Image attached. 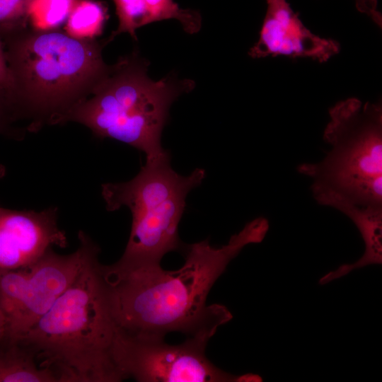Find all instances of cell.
<instances>
[{
    "instance_id": "cell-1",
    "label": "cell",
    "mask_w": 382,
    "mask_h": 382,
    "mask_svg": "<svg viewBox=\"0 0 382 382\" xmlns=\"http://www.w3.org/2000/svg\"><path fill=\"white\" fill-rule=\"evenodd\" d=\"M269 229L256 218L228 242L213 247L208 239L185 245V263L175 271L161 265L127 267L101 264L110 311L117 330L129 335L163 338L171 332L209 340L233 318L223 305H207L208 294L228 265L251 243H261Z\"/></svg>"
},
{
    "instance_id": "cell-2",
    "label": "cell",
    "mask_w": 382,
    "mask_h": 382,
    "mask_svg": "<svg viewBox=\"0 0 382 382\" xmlns=\"http://www.w3.org/2000/svg\"><path fill=\"white\" fill-rule=\"evenodd\" d=\"M87 260L52 307L23 335L42 367L59 382L122 381L112 359L117 326L112 318L98 256Z\"/></svg>"
},
{
    "instance_id": "cell-3",
    "label": "cell",
    "mask_w": 382,
    "mask_h": 382,
    "mask_svg": "<svg viewBox=\"0 0 382 382\" xmlns=\"http://www.w3.org/2000/svg\"><path fill=\"white\" fill-rule=\"evenodd\" d=\"M2 40L12 79L8 94L18 118L33 120L30 130L59 124L110 69L98 42L56 30H23Z\"/></svg>"
},
{
    "instance_id": "cell-4",
    "label": "cell",
    "mask_w": 382,
    "mask_h": 382,
    "mask_svg": "<svg viewBox=\"0 0 382 382\" xmlns=\"http://www.w3.org/2000/svg\"><path fill=\"white\" fill-rule=\"evenodd\" d=\"M147 66L134 56L120 60L93 87L91 96L69 110L60 123H80L98 138H110L144 152L146 159L168 154L161 139L170 107L195 83L173 76L154 81L147 75Z\"/></svg>"
},
{
    "instance_id": "cell-5",
    "label": "cell",
    "mask_w": 382,
    "mask_h": 382,
    "mask_svg": "<svg viewBox=\"0 0 382 382\" xmlns=\"http://www.w3.org/2000/svg\"><path fill=\"white\" fill-rule=\"evenodd\" d=\"M323 139L330 149L298 172L311 180L316 201L340 211L382 207V105L349 98L329 110Z\"/></svg>"
},
{
    "instance_id": "cell-6",
    "label": "cell",
    "mask_w": 382,
    "mask_h": 382,
    "mask_svg": "<svg viewBox=\"0 0 382 382\" xmlns=\"http://www.w3.org/2000/svg\"><path fill=\"white\" fill-rule=\"evenodd\" d=\"M169 154L146 159L138 174L122 183L102 185L101 195L108 211L127 207L132 228L125 251L116 262L127 267H154L168 253L184 250L178 226L187 194L205 178L202 168L185 176L170 166Z\"/></svg>"
},
{
    "instance_id": "cell-7",
    "label": "cell",
    "mask_w": 382,
    "mask_h": 382,
    "mask_svg": "<svg viewBox=\"0 0 382 382\" xmlns=\"http://www.w3.org/2000/svg\"><path fill=\"white\" fill-rule=\"evenodd\" d=\"M72 253L59 255L52 248L33 264L0 270V308L6 321L5 339L27 332L74 282L89 257L100 250L84 231Z\"/></svg>"
},
{
    "instance_id": "cell-8",
    "label": "cell",
    "mask_w": 382,
    "mask_h": 382,
    "mask_svg": "<svg viewBox=\"0 0 382 382\" xmlns=\"http://www.w3.org/2000/svg\"><path fill=\"white\" fill-rule=\"evenodd\" d=\"M208 340L188 337L172 345L163 338L132 335L117 330L112 359L122 379L139 382H234L235 376L216 366L205 354Z\"/></svg>"
},
{
    "instance_id": "cell-9",
    "label": "cell",
    "mask_w": 382,
    "mask_h": 382,
    "mask_svg": "<svg viewBox=\"0 0 382 382\" xmlns=\"http://www.w3.org/2000/svg\"><path fill=\"white\" fill-rule=\"evenodd\" d=\"M57 219V207L35 212L0 205V270L27 267L53 246L66 248L67 238Z\"/></svg>"
},
{
    "instance_id": "cell-10",
    "label": "cell",
    "mask_w": 382,
    "mask_h": 382,
    "mask_svg": "<svg viewBox=\"0 0 382 382\" xmlns=\"http://www.w3.org/2000/svg\"><path fill=\"white\" fill-rule=\"evenodd\" d=\"M266 1L267 10L259 39L248 52L251 57L282 55L324 62L339 52V43L313 34L286 0Z\"/></svg>"
},
{
    "instance_id": "cell-11",
    "label": "cell",
    "mask_w": 382,
    "mask_h": 382,
    "mask_svg": "<svg viewBox=\"0 0 382 382\" xmlns=\"http://www.w3.org/2000/svg\"><path fill=\"white\" fill-rule=\"evenodd\" d=\"M115 6L118 27L110 39L127 33L137 40L136 30L151 23L175 19L183 30L193 34L202 26L200 13L180 8L174 0H112Z\"/></svg>"
},
{
    "instance_id": "cell-12",
    "label": "cell",
    "mask_w": 382,
    "mask_h": 382,
    "mask_svg": "<svg viewBox=\"0 0 382 382\" xmlns=\"http://www.w3.org/2000/svg\"><path fill=\"white\" fill-rule=\"evenodd\" d=\"M340 212L350 219L358 228L364 243L363 255L353 263L343 264L323 276L320 285L340 279L354 270L382 264V207L349 206Z\"/></svg>"
},
{
    "instance_id": "cell-13",
    "label": "cell",
    "mask_w": 382,
    "mask_h": 382,
    "mask_svg": "<svg viewBox=\"0 0 382 382\" xmlns=\"http://www.w3.org/2000/svg\"><path fill=\"white\" fill-rule=\"evenodd\" d=\"M0 382H59L55 373L40 366L34 352L18 340L0 343Z\"/></svg>"
},
{
    "instance_id": "cell-14",
    "label": "cell",
    "mask_w": 382,
    "mask_h": 382,
    "mask_svg": "<svg viewBox=\"0 0 382 382\" xmlns=\"http://www.w3.org/2000/svg\"><path fill=\"white\" fill-rule=\"evenodd\" d=\"M107 8L95 0H76L65 23L69 35L80 40H93L103 31Z\"/></svg>"
},
{
    "instance_id": "cell-15",
    "label": "cell",
    "mask_w": 382,
    "mask_h": 382,
    "mask_svg": "<svg viewBox=\"0 0 382 382\" xmlns=\"http://www.w3.org/2000/svg\"><path fill=\"white\" fill-rule=\"evenodd\" d=\"M76 0H33L29 9L28 24L33 30H57L65 24Z\"/></svg>"
},
{
    "instance_id": "cell-16",
    "label": "cell",
    "mask_w": 382,
    "mask_h": 382,
    "mask_svg": "<svg viewBox=\"0 0 382 382\" xmlns=\"http://www.w3.org/2000/svg\"><path fill=\"white\" fill-rule=\"evenodd\" d=\"M33 0H0V39L26 29Z\"/></svg>"
},
{
    "instance_id": "cell-17",
    "label": "cell",
    "mask_w": 382,
    "mask_h": 382,
    "mask_svg": "<svg viewBox=\"0 0 382 382\" xmlns=\"http://www.w3.org/2000/svg\"><path fill=\"white\" fill-rule=\"evenodd\" d=\"M17 118L7 91L0 86V134H10Z\"/></svg>"
},
{
    "instance_id": "cell-18",
    "label": "cell",
    "mask_w": 382,
    "mask_h": 382,
    "mask_svg": "<svg viewBox=\"0 0 382 382\" xmlns=\"http://www.w3.org/2000/svg\"><path fill=\"white\" fill-rule=\"evenodd\" d=\"M357 9L366 14L379 27L382 25L381 13L377 10V0H354Z\"/></svg>"
},
{
    "instance_id": "cell-19",
    "label": "cell",
    "mask_w": 382,
    "mask_h": 382,
    "mask_svg": "<svg viewBox=\"0 0 382 382\" xmlns=\"http://www.w3.org/2000/svg\"><path fill=\"white\" fill-rule=\"evenodd\" d=\"M0 86L8 92L12 87V79L7 64L4 43L0 39Z\"/></svg>"
},
{
    "instance_id": "cell-20",
    "label": "cell",
    "mask_w": 382,
    "mask_h": 382,
    "mask_svg": "<svg viewBox=\"0 0 382 382\" xmlns=\"http://www.w3.org/2000/svg\"><path fill=\"white\" fill-rule=\"evenodd\" d=\"M6 336V321L5 316L0 308V343Z\"/></svg>"
},
{
    "instance_id": "cell-21",
    "label": "cell",
    "mask_w": 382,
    "mask_h": 382,
    "mask_svg": "<svg viewBox=\"0 0 382 382\" xmlns=\"http://www.w3.org/2000/svg\"><path fill=\"white\" fill-rule=\"evenodd\" d=\"M5 174L6 168L2 164H0V179L2 178L5 175Z\"/></svg>"
}]
</instances>
